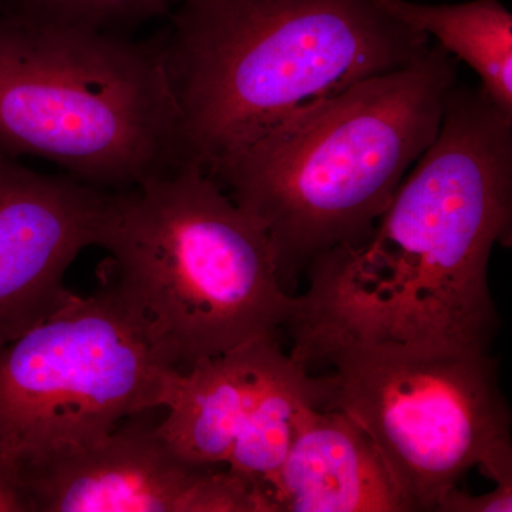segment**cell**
<instances>
[{"mask_svg":"<svg viewBox=\"0 0 512 512\" xmlns=\"http://www.w3.org/2000/svg\"><path fill=\"white\" fill-rule=\"evenodd\" d=\"M288 362L278 335L200 360L181 373L160 421L161 434L191 463L227 466L249 413Z\"/></svg>","mask_w":512,"mask_h":512,"instance_id":"11","label":"cell"},{"mask_svg":"<svg viewBox=\"0 0 512 512\" xmlns=\"http://www.w3.org/2000/svg\"><path fill=\"white\" fill-rule=\"evenodd\" d=\"M99 247L181 372L279 335L295 308L265 228L194 160L114 192Z\"/></svg>","mask_w":512,"mask_h":512,"instance_id":"4","label":"cell"},{"mask_svg":"<svg viewBox=\"0 0 512 512\" xmlns=\"http://www.w3.org/2000/svg\"><path fill=\"white\" fill-rule=\"evenodd\" d=\"M181 373L104 275L99 291L0 348V454L97 443L133 414L167 409Z\"/></svg>","mask_w":512,"mask_h":512,"instance_id":"7","label":"cell"},{"mask_svg":"<svg viewBox=\"0 0 512 512\" xmlns=\"http://www.w3.org/2000/svg\"><path fill=\"white\" fill-rule=\"evenodd\" d=\"M0 512H35L23 461L0 454Z\"/></svg>","mask_w":512,"mask_h":512,"instance_id":"16","label":"cell"},{"mask_svg":"<svg viewBox=\"0 0 512 512\" xmlns=\"http://www.w3.org/2000/svg\"><path fill=\"white\" fill-rule=\"evenodd\" d=\"M268 501L272 512H412L365 430L313 404L303 407Z\"/></svg>","mask_w":512,"mask_h":512,"instance_id":"10","label":"cell"},{"mask_svg":"<svg viewBox=\"0 0 512 512\" xmlns=\"http://www.w3.org/2000/svg\"><path fill=\"white\" fill-rule=\"evenodd\" d=\"M170 15L158 47L204 170L430 49L375 0H194Z\"/></svg>","mask_w":512,"mask_h":512,"instance_id":"2","label":"cell"},{"mask_svg":"<svg viewBox=\"0 0 512 512\" xmlns=\"http://www.w3.org/2000/svg\"><path fill=\"white\" fill-rule=\"evenodd\" d=\"M194 2V0H173V6L183 5V3Z\"/></svg>","mask_w":512,"mask_h":512,"instance_id":"17","label":"cell"},{"mask_svg":"<svg viewBox=\"0 0 512 512\" xmlns=\"http://www.w3.org/2000/svg\"><path fill=\"white\" fill-rule=\"evenodd\" d=\"M454 84L448 53L430 47L205 170L265 228L286 292L320 256L372 234L439 134Z\"/></svg>","mask_w":512,"mask_h":512,"instance_id":"3","label":"cell"},{"mask_svg":"<svg viewBox=\"0 0 512 512\" xmlns=\"http://www.w3.org/2000/svg\"><path fill=\"white\" fill-rule=\"evenodd\" d=\"M160 410L127 417L90 446L22 460L35 512H271L228 467L180 456Z\"/></svg>","mask_w":512,"mask_h":512,"instance_id":"8","label":"cell"},{"mask_svg":"<svg viewBox=\"0 0 512 512\" xmlns=\"http://www.w3.org/2000/svg\"><path fill=\"white\" fill-rule=\"evenodd\" d=\"M0 151L107 191L190 160L158 42L0 13Z\"/></svg>","mask_w":512,"mask_h":512,"instance_id":"5","label":"cell"},{"mask_svg":"<svg viewBox=\"0 0 512 512\" xmlns=\"http://www.w3.org/2000/svg\"><path fill=\"white\" fill-rule=\"evenodd\" d=\"M114 192L0 151V348L76 298L64 278L99 247Z\"/></svg>","mask_w":512,"mask_h":512,"instance_id":"9","label":"cell"},{"mask_svg":"<svg viewBox=\"0 0 512 512\" xmlns=\"http://www.w3.org/2000/svg\"><path fill=\"white\" fill-rule=\"evenodd\" d=\"M289 355L313 406L356 421L414 511H437L471 468L512 484L511 412L490 352L434 353L393 342L320 338Z\"/></svg>","mask_w":512,"mask_h":512,"instance_id":"6","label":"cell"},{"mask_svg":"<svg viewBox=\"0 0 512 512\" xmlns=\"http://www.w3.org/2000/svg\"><path fill=\"white\" fill-rule=\"evenodd\" d=\"M387 15L453 53L478 74L481 90L512 116V15L501 0L460 5H420L409 0H375Z\"/></svg>","mask_w":512,"mask_h":512,"instance_id":"12","label":"cell"},{"mask_svg":"<svg viewBox=\"0 0 512 512\" xmlns=\"http://www.w3.org/2000/svg\"><path fill=\"white\" fill-rule=\"evenodd\" d=\"M365 242L308 271L293 342L346 338L434 353L490 352L488 265L511 242L512 116L481 89L451 87L439 134Z\"/></svg>","mask_w":512,"mask_h":512,"instance_id":"1","label":"cell"},{"mask_svg":"<svg viewBox=\"0 0 512 512\" xmlns=\"http://www.w3.org/2000/svg\"><path fill=\"white\" fill-rule=\"evenodd\" d=\"M171 12L173 0H0L12 18L120 35Z\"/></svg>","mask_w":512,"mask_h":512,"instance_id":"14","label":"cell"},{"mask_svg":"<svg viewBox=\"0 0 512 512\" xmlns=\"http://www.w3.org/2000/svg\"><path fill=\"white\" fill-rule=\"evenodd\" d=\"M308 404H313L311 377L289 355L288 365L266 387L235 440L225 467L254 485L266 501L269 487L291 450L299 416Z\"/></svg>","mask_w":512,"mask_h":512,"instance_id":"13","label":"cell"},{"mask_svg":"<svg viewBox=\"0 0 512 512\" xmlns=\"http://www.w3.org/2000/svg\"><path fill=\"white\" fill-rule=\"evenodd\" d=\"M437 511L510 512L512 511V484H495L494 490L480 495H471L457 485L444 495Z\"/></svg>","mask_w":512,"mask_h":512,"instance_id":"15","label":"cell"}]
</instances>
